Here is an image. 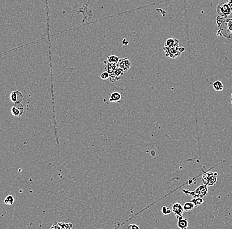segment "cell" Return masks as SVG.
<instances>
[{
	"instance_id": "cell-1",
	"label": "cell",
	"mask_w": 232,
	"mask_h": 229,
	"mask_svg": "<svg viewBox=\"0 0 232 229\" xmlns=\"http://www.w3.org/2000/svg\"><path fill=\"white\" fill-rule=\"evenodd\" d=\"M220 27L218 33H221V35L226 38H232V19L225 20Z\"/></svg>"
},
{
	"instance_id": "cell-2",
	"label": "cell",
	"mask_w": 232,
	"mask_h": 229,
	"mask_svg": "<svg viewBox=\"0 0 232 229\" xmlns=\"http://www.w3.org/2000/svg\"><path fill=\"white\" fill-rule=\"evenodd\" d=\"M217 172H205L202 176V182L208 186H213L217 182Z\"/></svg>"
},
{
	"instance_id": "cell-3",
	"label": "cell",
	"mask_w": 232,
	"mask_h": 229,
	"mask_svg": "<svg viewBox=\"0 0 232 229\" xmlns=\"http://www.w3.org/2000/svg\"><path fill=\"white\" fill-rule=\"evenodd\" d=\"M209 189H208V186L206 184H202L199 186L195 190L193 191H188V193H185L187 194H189L193 196V198H205V197L208 194Z\"/></svg>"
},
{
	"instance_id": "cell-4",
	"label": "cell",
	"mask_w": 232,
	"mask_h": 229,
	"mask_svg": "<svg viewBox=\"0 0 232 229\" xmlns=\"http://www.w3.org/2000/svg\"><path fill=\"white\" fill-rule=\"evenodd\" d=\"M216 10L219 16H221V17L224 18L228 17L232 11L228 3L227 2H222L220 3L217 7Z\"/></svg>"
},
{
	"instance_id": "cell-5",
	"label": "cell",
	"mask_w": 232,
	"mask_h": 229,
	"mask_svg": "<svg viewBox=\"0 0 232 229\" xmlns=\"http://www.w3.org/2000/svg\"><path fill=\"white\" fill-rule=\"evenodd\" d=\"M185 48L179 47V45L170 48V49L165 51L166 55L171 58H177L179 57L183 52L185 51Z\"/></svg>"
},
{
	"instance_id": "cell-6",
	"label": "cell",
	"mask_w": 232,
	"mask_h": 229,
	"mask_svg": "<svg viewBox=\"0 0 232 229\" xmlns=\"http://www.w3.org/2000/svg\"><path fill=\"white\" fill-rule=\"evenodd\" d=\"M172 212L174 213L176 217H177L178 220L181 219L183 217V214L184 212L183 207L181 203H175L172 206Z\"/></svg>"
},
{
	"instance_id": "cell-7",
	"label": "cell",
	"mask_w": 232,
	"mask_h": 229,
	"mask_svg": "<svg viewBox=\"0 0 232 229\" xmlns=\"http://www.w3.org/2000/svg\"><path fill=\"white\" fill-rule=\"evenodd\" d=\"M24 112V107L21 102L15 103L13 107L12 108L11 112L15 117H19L21 116Z\"/></svg>"
},
{
	"instance_id": "cell-8",
	"label": "cell",
	"mask_w": 232,
	"mask_h": 229,
	"mask_svg": "<svg viewBox=\"0 0 232 229\" xmlns=\"http://www.w3.org/2000/svg\"><path fill=\"white\" fill-rule=\"evenodd\" d=\"M131 63L130 62V60L127 58H122V59H119V60L118 62V66L121 68V70H123L125 71H127L130 69L131 67Z\"/></svg>"
},
{
	"instance_id": "cell-9",
	"label": "cell",
	"mask_w": 232,
	"mask_h": 229,
	"mask_svg": "<svg viewBox=\"0 0 232 229\" xmlns=\"http://www.w3.org/2000/svg\"><path fill=\"white\" fill-rule=\"evenodd\" d=\"M10 99L14 103L21 102L23 99V95L19 91L12 92L10 95Z\"/></svg>"
},
{
	"instance_id": "cell-10",
	"label": "cell",
	"mask_w": 232,
	"mask_h": 229,
	"mask_svg": "<svg viewBox=\"0 0 232 229\" xmlns=\"http://www.w3.org/2000/svg\"><path fill=\"white\" fill-rule=\"evenodd\" d=\"M179 45V41L177 39L174 38H169L167 39L166 42V45L163 48V49L164 51H166L167 50L170 49V48H172L174 46Z\"/></svg>"
},
{
	"instance_id": "cell-11",
	"label": "cell",
	"mask_w": 232,
	"mask_h": 229,
	"mask_svg": "<svg viewBox=\"0 0 232 229\" xmlns=\"http://www.w3.org/2000/svg\"><path fill=\"white\" fill-rule=\"evenodd\" d=\"M178 227L180 229H186L188 228V220L187 218H182L181 219L178 220Z\"/></svg>"
},
{
	"instance_id": "cell-12",
	"label": "cell",
	"mask_w": 232,
	"mask_h": 229,
	"mask_svg": "<svg viewBox=\"0 0 232 229\" xmlns=\"http://www.w3.org/2000/svg\"><path fill=\"white\" fill-rule=\"evenodd\" d=\"M121 99V95L118 92H113L109 99L110 102H118Z\"/></svg>"
},
{
	"instance_id": "cell-13",
	"label": "cell",
	"mask_w": 232,
	"mask_h": 229,
	"mask_svg": "<svg viewBox=\"0 0 232 229\" xmlns=\"http://www.w3.org/2000/svg\"><path fill=\"white\" fill-rule=\"evenodd\" d=\"M183 207L184 211L190 212V211H193L194 209V208L195 207V206L192 202H186V203H184Z\"/></svg>"
},
{
	"instance_id": "cell-14",
	"label": "cell",
	"mask_w": 232,
	"mask_h": 229,
	"mask_svg": "<svg viewBox=\"0 0 232 229\" xmlns=\"http://www.w3.org/2000/svg\"><path fill=\"white\" fill-rule=\"evenodd\" d=\"M213 88L216 91H222L223 89V85L220 81H216L213 83Z\"/></svg>"
},
{
	"instance_id": "cell-15",
	"label": "cell",
	"mask_w": 232,
	"mask_h": 229,
	"mask_svg": "<svg viewBox=\"0 0 232 229\" xmlns=\"http://www.w3.org/2000/svg\"><path fill=\"white\" fill-rule=\"evenodd\" d=\"M191 202L194 203L195 207H199L204 203V200L202 198H193Z\"/></svg>"
},
{
	"instance_id": "cell-16",
	"label": "cell",
	"mask_w": 232,
	"mask_h": 229,
	"mask_svg": "<svg viewBox=\"0 0 232 229\" xmlns=\"http://www.w3.org/2000/svg\"><path fill=\"white\" fill-rule=\"evenodd\" d=\"M14 202H15L14 197L11 195H7L5 198V200H4V203L7 205H13L14 203Z\"/></svg>"
},
{
	"instance_id": "cell-17",
	"label": "cell",
	"mask_w": 232,
	"mask_h": 229,
	"mask_svg": "<svg viewBox=\"0 0 232 229\" xmlns=\"http://www.w3.org/2000/svg\"><path fill=\"white\" fill-rule=\"evenodd\" d=\"M107 62H110V63H118V61L119 60V58L118 57V56L115 55H109V56H107Z\"/></svg>"
},
{
	"instance_id": "cell-18",
	"label": "cell",
	"mask_w": 232,
	"mask_h": 229,
	"mask_svg": "<svg viewBox=\"0 0 232 229\" xmlns=\"http://www.w3.org/2000/svg\"><path fill=\"white\" fill-rule=\"evenodd\" d=\"M162 212L164 215H170L171 213L172 212V210H171L170 209H169L168 207L164 206V207H163L162 209Z\"/></svg>"
},
{
	"instance_id": "cell-19",
	"label": "cell",
	"mask_w": 232,
	"mask_h": 229,
	"mask_svg": "<svg viewBox=\"0 0 232 229\" xmlns=\"http://www.w3.org/2000/svg\"><path fill=\"white\" fill-rule=\"evenodd\" d=\"M123 73H124V71L123 70H121V68H119V67L117 68V69H116L115 71H114V75H116V76H117V77H119V76H121V75H122L123 74Z\"/></svg>"
},
{
	"instance_id": "cell-20",
	"label": "cell",
	"mask_w": 232,
	"mask_h": 229,
	"mask_svg": "<svg viewBox=\"0 0 232 229\" xmlns=\"http://www.w3.org/2000/svg\"><path fill=\"white\" fill-rule=\"evenodd\" d=\"M110 74L109 73V72L107 71H104L100 75V77L102 80H106L108 78H110Z\"/></svg>"
},
{
	"instance_id": "cell-21",
	"label": "cell",
	"mask_w": 232,
	"mask_h": 229,
	"mask_svg": "<svg viewBox=\"0 0 232 229\" xmlns=\"http://www.w3.org/2000/svg\"><path fill=\"white\" fill-rule=\"evenodd\" d=\"M223 18L224 17H221V16H220V17H218L216 19V23H217V25L219 27L221 26V25L223 23V22L224 21H223Z\"/></svg>"
},
{
	"instance_id": "cell-22",
	"label": "cell",
	"mask_w": 232,
	"mask_h": 229,
	"mask_svg": "<svg viewBox=\"0 0 232 229\" xmlns=\"http://www.w3.org/2000/svg\"><path fill=\"white\" fill-rule=\"evenodd\" d=\"M128 228L129 229H139V227L138 225H137L136 224H131L129 227H128Z\"/></svg>"
},
{
	"instance_id": "cell-23",
	"label": "cell",
	"mask_w": 232,
	"mask_h": 229,
	"mask_svg": "<svg viewBox=\"0 0 232 229\" xmlns=\"http://www.w3.org/2000/svg\"><path fill=\"white\" fill-rule=\"evenodd\" d=\"M228 4L232 9V0H228Z\"/></svg>"
}]
</instances>
